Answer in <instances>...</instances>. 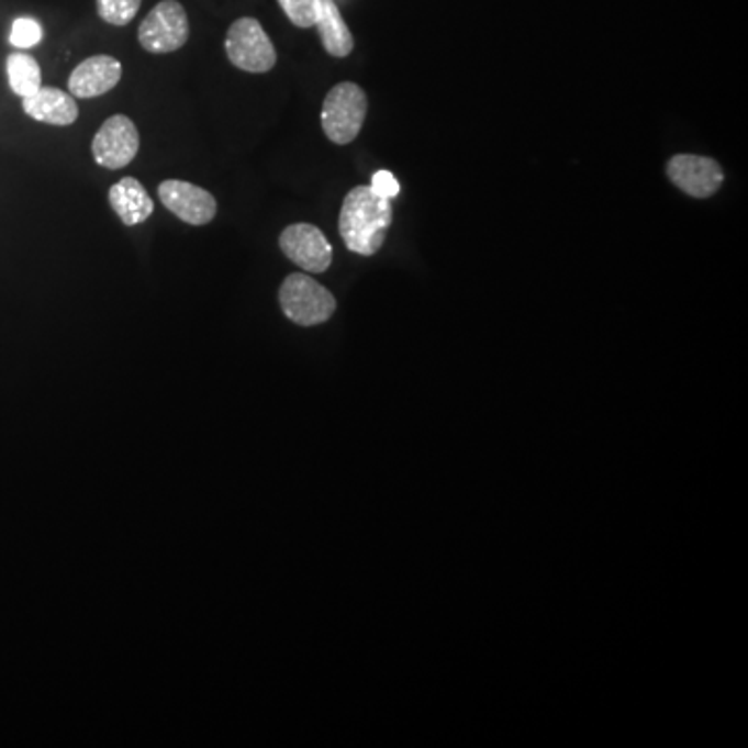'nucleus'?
<instances>
[{
    "label": "nucleus",
    "mask_w": 748,
    "mask_h": 748,
    "mask_svg": "<svg viewBox=\"0 0 748 748\" xmlns=\"http://www.w3.org/2000/svg\"><path fill=\"white\" fill-rule=\"evenodd\" d=\"M391 221V200L377 196L370 186H358L347 193L342 204L339 233L349 252L372 256L383 248Z\"/></svg>",
    "instance_id": "f257e3e1"
},
{
    "label": "nucleus",
    "mask_w": 748,
    "mask_h": 748,
    "mask_svg": "<svg viewBox=\"0 0 748 748\" xmlns=\"http://www.w3.org/2000/svg\"><path fill=\"white\" fill-rule=\"evenodd\" d=\"M366 113L368 98L365 90L351 81L337 83L323 102L321 123L326 137L339 146L354 142L365 125Z\"/></svg>",
    "instance_id": "f03ea898"
},
{
    "label": "nucleus",
    "mask_w": 748,
    "mask_h": 748,
    "mask_svg": "<svg viewBox=\"0 0 748 748\" xmlns=\"http://www.w3.org/2000/svg\"><path fill=\"white\" fill-rule=\"evenodd\" d=\"M279 304L289 321L300 326L323 325L337 308L333 293L304 272H293L283 281Z\"/></svg>",
    "instance_id": "7ed1b4c3"
},
{
    "label": "nucleus",
    "mask_w": 748,
    "mask_h": 748,
    "mask_svg": "<svg viewBox=\"0 0 748 748\" xmlns=\"http://www.w3.org/2000/svg\"><path fill=\"white\" fill-rule=\"evenodd\" d=\"M190 38V21L181 2L163 0L142 21L137 40L153 55L175 53Z\"/></svg>",
    "instance_id": "20e7f679"
},
{
    "label": "nucleus",
    "mask_w": 748,
    "mask_h": 748,
    "mask_svg": "<svg viewBox=\"0 0 748 748\" xmlns=\"http://www.w3.org/2000/svg\"><path fill=\"white\" fill-rule=\"evenodd\" d=\"M225 53L231 65L248 74H267L277 63V51L272 46L260 21L254 18H242L231 23Z\"/></svg>",
    "instance_id": "39448f33"
},
{
    "label": "nucleus",
    "mask_w": 748,
    "mask_h": 748,
    "mask_svg": "<svg viewBox=\"0 0 748 748\" xmlns=\"http://www.w3.org/2000/svg\"><path fill=\"white\" fill-rule=\"evenodd\" d=\"M139 150V134L130 116H109L92 139V156L104 169L127 167Z\"/></svg>",
    "instance_id": "423d86ee"
},
{
    "label": "nucleus",
    "mask_w": 748,
    "mask_h": 748,
    "mask_svg": "<svg viewBox=\"0 0 748 748\" xmlns=\"http://www.w3.org/2000/svg\"><path fill=\"white\" fill-rule=\"evenodd\" d=\"M279 248L293 265L308 272H325L333 263V248L325 233L310 223H295L283 230Z\"/></svg>",
    "instance_id": "0eeeda50"
},
{
    "label": "nucleus",
    "mask_w": 748,
    "mask_h": 748,
    "mask_svg": "<svg viewBox=\"0 0 748 748\" xmlns=\"http://www.w3.org/2000/svg\"><path fill=\"white\" fill-rule=\"evenodd\" d=\"M158 198L167 211L188 225L200 227L209 225L216 216V200L204 188H198L188 181L167 179L158 186Z\"/></svg>",
    "instance_id": "6e6552de"
},
{
    "label": "nucleus",
    "mask_w": 748,
    "mask_h": 748,
    "mask_svg": "<svg viewBox=\"0 0 748 748\" xmlns=\"http://www.w3.org/2000/svg\"><path fill=\"white\" fill-rule=\"evenodd\" d=\"M668 177L673 186L692 198H710L724 183V171L717 160L696 154H678L668 163Z\"/></svg>",
    "instance_id": "1a4fd4ad"
},
{
    "label": "nucleus",
    "mask_w": 748,
    "mask_h": 748,
    "mask_svg": "<svg viewBox=\"0 0 748 748\" xmlns=\"http://www.w3.org/2000/svg\"><path fill=\"white\" fill-rule=\"evenodd\" d=\"M123 67L111 55H97L77 65L69 76V92L76 98H97L111 92L121 81Z\"/></svg>",
    "instance_id": "9d476101"
},
{
    "label": "nucleus",
    "mask_w": 748,
    "mask_h": 748,
    "mask_svg": "<svg viewBox=\"0 0 748 748\" xmlns=\"http://www.w3.org/2000/svg\"><path fill=\"white\" fill-rule=\"evenodd\" d=\"M23 113L40 123L48 125H71L79 116L76 97L58 90V88H40L36 94L23 98Z\"/></svg>",
    "instance_id": "9b49d317"
},
{
    "label": "nucleus",
    "mask_w": 748,
    "mask_h": 748,
    "mask_svg": "<svg viewBox=\"0 0 748 748\" xmlns=\"http://www.w3.org/2000/svg\"><path fill=\"white\" fill-rule=\"evenodd\" d=\"M109 202L121 223L127 227L142 225L153 216L154 200L135 177H123L116 181L109 192Z\"/></svg>",
    "instance_id": "f8f14e48"
},
{
    "label": "nucleus",
    "mask_w": 748,
    "mask_h": 748,
    "mask_svg": "<svg viewBox=\"0 0 748 748\" xmlns=\"http://www.w3.org/2000/svg\"><path fill=\"white\" fill-rule=\"evenodd\" d=\"M314 25L319 27L323 46L331 57L344 58L354 51V36L342 18V11L337 9L335 0H319Z\"/></svg>",
    "instance_id": "ddd939ff"
},
{
    "label": "nucleus",
    "mask_w": 748,
    "mask_h": 748,
    "mask_svg": "<svg viewBox=\"0 0 748 748\" xmlns=\"http://www.w3.org/2000/svg\"><path fill=\"white\" fill-rule=\"evenodd\" d=\"M7 77L11 90L21 98L32 97L42 88V69L32 55L13 53L7 58Z\"/></svg>",
    "instance_id": "4468645a"
},
{
    "label": "nucleus",
    "mask_w": 748,
    "mask_h": 748,
    "mask_svg": "<svg viewBox=\"0 0 748 748\" xmlns=\"http://www.w3.org/2000/svg\"><path fill=\"white\" fill-rule=\"evenodd\" d=\"M139 4L142 0H97L98 15L100 20L121 27L134 21Z\"/></svg>",
    "instance_id": "2eb2a0df"
},
{
    "label": "nucleus",
    "mask_w": 748,
    "mask_h": 748,
    "mask_svg": "<svg viewBox=\"0 0 748 748\" xmlns=\"http://www.w3.org/2000/svg\"><path fill=\"white\" fill-rule=\"evenodd\" d=\"M9 42L20 51L34 48L42 42V25L32 18H20V20L13 21Z\"/></svg>",
    "instance_id": "dca6fc26"
},
{
    "label": "nucleus",
    "mask_w": 748,
    "mask_h": 748,
    "mask_svg": "<svg viewBox=\"0 0 748 748\" xmlns=\"http://www.w3.org/2000/svg\"><path fill=\"white\" fill-rule=\"evenodd\" d=\"M283 13L298 27H312L316 23L319 0H279Z\"/></svg>",
    "instance_id": "f3484780"
},
{
    "label": "nucleus",
    "mask_w": 748,
    "mask_h": 748,
    "mask_svg": "<svg viewBox=\"0 0 748 748\" xmlns=\"http://www.w3.org/2000/svg\"><path fill=\"white\" fill-rule=\"evenodd\" d=\"M370 190L377 193V196H381V198L391 200V198H395L400 193V183L389 171H377V174L372 175Z\"/></svg>",
    "instance_id": "a211bd4d"
}]
</instances>
